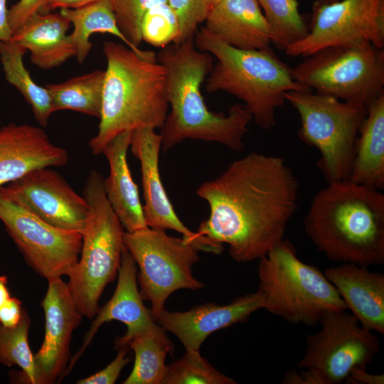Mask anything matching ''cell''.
<instances>
[{"label": "cell", "mask_w": 384, "mask_h": 384, "mask_svg": "<svg viewBox=\"0 0 384 384\" xmlns=\"http://www.w3.org/2000/svg\"><path fill=\"white\" fill-rule=\"evenodd\" d=\"M23 309L21 300L11 297L0 307V324L6 327L16 326L22 316Z\"/></svg>", "instance_id": "obj_37"}, {"label": "cell", "mask_w": 384, "mask_h": 384, "mask_svg": "<svg viewBox=\"0 0 384 384\" xmlns=\"http://www.w3.org/2000/svg\"><path fill=\"white\" fill-rule=\"evenodd\" d=\"M194 38L170 43L156 54L166 71L167 97L171 111L161 128L164 152L186 139L218 142L233 151L244 149L243 137L252 120L242 104L227 114L210 111L201 86L213 65V56L199 50Z\"/></svg>", "instance_id": "obj_2"}, {"label": "cell", "mask_w": 384, "mask_h": 384, "mask_svg": "<svg viewBox=\"0 0 384 384\" xmlns=\"http://www.w3.org/2000/svg\"><path fill=\"white\" fill-rule=\"evenodd\" d=\"M306 234L327 259L369 267L384 263V195L349 180L328 183L312 198Z\"/></svg>", "instance_id": "obj_3"}, {"label": "cell", "mask_w": 384, "mask_h": 384, "mask_svg": "<svg viewBox=\"0 0 384 384\" xmlns=\"http://www.w3.org/2000/svg\"><path fill=\"white\" fill-rule=\"evenodd\" d=\"M23 47L10 40L0 41V62L6 81L14 86L31 106L36 121L46 127L54 112L52 98L46 87L35 82L23 64Z\"/></svg>", "instance_id": "obj_27"}, {"label": "cell", "mask_w": 384, "mask_h": 384, "mask_svg": "<svg viewBox=\"0 0 384 384\" xmlns=\"http://www.w3.org/2000/svg\"><path fill=\"white\" fill-rule=\"evenodd\" d=\"M263 305V296L257 289L224 305L207 303L186 311L164 309L154 320L176 336L186 350H199L212 333L245 321Z\"/></svg>", "instance_id": "obj_18"}, {"label": "cell", "mask_w": 384, "mask_h": 384, "mask_svg": "<svg viewBox=\"0 0 384 384\" xmlns=\"http://www.w3.org/2000/svg\"><path fill=\"white\" fill-rule=\"evenodd\" d=\"M348 384H383L384 374H371L366 368L353 370L344 381Z\"/></svg>", "instance_id": "obj_38"}, {"label": "cell", "mask_w": 384, "mask_h": 384, "mask_svg": "<svg viewBox=\"0 0 384 384\" xmlns=\"http://www.w3.org/2000/svg\"><path fill=\"white\" fill-rule=\"evenodd\" d=\"M130 148L140 162L146 225L154 229L175 230L187 242L201 250L196 232L190 230L178 218L162 183L159 167L161 134L152 128H137L132 131Z\"/></svg>", "instance_id": "obj_16"}, {"label": "cell", "mask_w": 384, "mask_h": 384, "mask_svg": "<svg viewBox=\"0 0 384 384\" xmlns=\"http://www.w3.org/2000/svg\"><path fill=\"white\" fill-rule=\"evenodd\" d=\"M142 41L159 48L176 43L179 36L177 17L169 2L149 9L141 23Z\"/></svg>", "instance_id": "obj_32"}, {"label": "cell", "mask_w": 384, "mask_h": 384, "mask_svg": "<svg viewBox=\"0 0 384 384\" xmlns=\"http://www.w3.org/2000/svg\"><path fill=\"white\" fill-rule=\"evenodd\" d=\"M107 60L98 131L89 145L93 154L125 131L161 128L167 116L166 71L154 51L139 53L122 43L105 41Z\"/></svg>", "instance_id": "obj_4"}, {"label": "cell", "mask_w": 384, "mask_h": 384, "mask_svg": "<svg viewBox=\"0 0 384 384\" xmlns=\"http://www.w3.org/2000/svg\"><path fill=\"white\" fill-rule=\"evenodd\" d=\"M197 49L217 62L206 80V90L225 92L242 100L252 120L269 130L276 124V110L289 91L310 90L292 77V68L270 49L240 50L221 41L204 27L194 35Z\"/></svg>", "instance_id": "obj_5"}, {"label": "cell", "mask_w": 384, "mask_h": 384, "mask_svg": "<svg viewBox=\"0 0 384 384\" xmlns=\"http://www.w3.org/2000/svg\"><path fill=\"white\" fill-rule=\"evenodd\" d=\"M223 0H209L210 7V9L218 3L222 1Z\"/></svg>", "instance_id": "obj_42"}, {"label": "cell", "mask_w": 384, "mask_h": 384, "mask_svg": "<svg viewBox=\"0 0 384 384\" xmlns=\"http://www.w3.org/2000/svg\"><path fill=\"white\" fill-rule=\"evenodd\" d=\"M233 378L217 370L200 353L186 350L183 356L166 366L163 384H235Z\"/></svg>", "instance_id": "obj_31"}, {"label": "cell", "mask_w": 384, "mask_h": 384, "mask_svg": "<svg viewBox=\"0 0 384 384\" xmlns=\"http://www.w3.org/2000/svg\"><path fill=\"white\" fill-rule=\"evenodd\" d=\"M305 58L292 75L310 90L366 107L384 95V48L362 42L326 47Z\"/></svg>", "instance_id": "obj_9"}, {"label": "cell", "mask_w": 384, "mask_h": 384, "mask_svg": "<svg viewBox=\"0 0 384 384\" xmlns=\"http://www.w3.org/2000/svg\"><path fill=\"white\" fill-rule=\"evenodd\" d=\"M30 326L31 318L24 308L16 326L6 327L0 324V364L18 366L21 369L22 380L36 384L34 355L28 339Z\"/></svg>", "instance_id": "obj_30"}, {"label": "cell", "mask_w": 384, "mask_h": 384, "mask_svg": "<svg viewBox=\"0 0 384 384\" xmlns=\"http://www.w3.org/2000/svg\"><path fill=\"white\" fill-rule=\"evenodd\" d=\"M83 197L89 206L82 232L79 259L68 275L71 297L82 316L93 319L105 287L114 280L124 248L122 225L104 189V178L92 170L87 178Z\"/></svg>", "instance_id": "obj_7"}, {"label": "cell", "mask_w": 384, "mask_h": 384, "mask_svg": "<svg viewBox=\"0 0 384 384\" xmlns=\"http://www.w3.org/2000/svg\"><path fill=\"white\" fill-rule=\"evenodd\" d=\"M210 208L196 236L203 251L223 244L238 262L260 260L284 238L297 210L299 183L283 158L251 152L196 190Z\"/></svg>", "instance_id": "obj_1"}, {"label": "cell", "mask_w": 384, "mask_h": 384, "mask_svg": "<svg viewBox=\"0 0 384 384\" xmlns=\"http://www.w3.org/2000/svg\"><path fill=\"white\" fill-rule=\"evenodd\" d=\"M257 1L270 26L272 43L277 48L285 50L307 35L309 28L297 0Z\"/></svg>", "instance_id": "obj_29"}, {"label": "cell", "mask_w": 384, "mask_h": 384, "mask_svg": "<svg viewBox=\"0 0 384 384\" xmlns=\"http://www.w3.org/2000/svg\"><path fill=\"white\" fill-rule=\"evenodd\" d=\"M132 131L119 133L112 139L102 154L107 158L110 173L104 178L107 198L127 232H134L148 227L137 184L127 163Z\"/></svg>", "instance_id": "obj_22"}, {"label": "cell", "mask_w": 384, "mask_h": 384, "mask_svg": "<svg viewBox=\"0 0 384 384\" xmlns=\"http://www.w3.org/2000/svg\"><path fill=\"white\" fill-rule=\"evenodd\" d=\"M7 282V277L5 275H0V307L11 297Z\"/></svg>", "instance_id": "obj_41"}, {"label": "cell", "mask_w": 384, "mask_h": 384, "mask_svg": "<svg viewBox=\"0 0 384 384\" xmlns=\"http://www.w3.org/2000/svg\"><path fill=\"white\" fill-rule=\"evenodd\" d=\"M117 273L118 281L114 294L107 303L100 307L94 316L95 319L84 337L81 348L70 359L65 376L70 372L105 322L116 320L127 326L125 334L119 337L115 342L117 348H127V344L134 337L158 325L152 318L149 309L144 305L137 284V265L124 246Z\"/></svg>", "instance_id": "obj_17"}, {"label": "cell", "mask_w": 384, "mask_h": 384, "mask_svg": "<svg viewBox=\"0 0 384 384\" xmlns=\"http://www.w3.org/2000/svg\"><path fill=\"white\" fill-rule=\"evenodd\" d=\"M122 239L139 269V292L143 299L151 302L149 311L153 319L164 309L165 302L173 292L204 287L192 273L193 265L199 260L198 250L183 238L146 227L125 231Z\"/></svg>", "instance_id": "obj_11"}, {"label": "cell", "mask_w": 384, "mask_h": 384, "mask_svg": "<svg viewBox=\"0 0 384 384\" xmlns=\"http://www.w3.org/2000/svg\"><path fill=\"white\" fill-rule=\"evenodd\" d=\"M326 1H330V2H333V1H336L338 0H326Z\"/></svg>", "instance_id": "obj_43"}, {"label": "cell", "mask_w": 384, "mask_h": 384, "mask_svg": "<svg viewBox=\"0 0 384 384\" xmlns=\"http://www.w3.org/2000/svg\"><path fill=\"white\" fill-rule=\"evenodd\" d=\"M41 306L45 314V335L34 354L36 384H53L65 377L72 335L82 316L62 277L48 280Z\"/></svg>", "instance_id": "obj_15"}, {"label": "cell", "mask_w": 384, "mask_h": 384, "mask_svg": "<svg viewBox=\"0 0 384 384\" xmlns=\"http://www.w3.org/2000/svg\"><path fill=\"white\" fill-rule=\"evenodd\" d=\"M324 273L361 325L384 335V274L353 263H342Z\"/></svg>", "instance_id": "obj_20"}, {"label": "cell", "mask_w": 384, "mask_h": 384, "mask_svg": "<svg viewBox=\"0 0 384 384\" xmlns=\"http://www.w3.org/2000/svg\"><path fill=\"white\" fill-rule=\"evenodd\" d=\"M116 358L105 368L85 378L76 381L78 384H113L121 371L130 361L127 356V347L119 348Z\"/></svg>", "instance_id": "obj_35"}, {"label": "cell", "mask_w": 384, "mask_h": 384, "mask_svg": "<svg viewBox=\"0 0 384 384\" xmlns=\"http://www.w3.org/2000/svg\"><path fill=\"white\" fill-rule=\"evenodd\" d=\"M135 356L132 370L124 384H163L165 360L174 346L166 331L157 325L134 337L127 344Z\"/></svg>", "instance_id": "obj_26"}, {"label": "cell", "mask_w": 384, "mask_h": 384, "mask_svg": "<svg viewBox=\"0 0 384 384\" xmlns=\"http://www.w3.org/2000/svg\"><path fill=\"white\" fill-rule=\"evenodd\" d=\"M105 70H95L65 82L46 85L53 111L71 110L100 119Z\"/></svg>", "instance_id": "obj_28"}, {"label": "cell", "mask_w": 384, "mask_h": 384, "mask_svg": "<svg viewBox=\"0 0 384 384\" xmlns=\"http://www.w3.org/2000/svg\"><path fill=\"white\" fill-rule=\"evenodd\" d=\"M285 100L299 115V139L320 152L317 166L327 183L348 181L368 107L311 90L287 92Z\"/></svg>", "instance_id": "obj_8"}, {"label": "cell", "mask_w": 384, "mask_h": 384, "mask_svg": "<svg viewBox=\"0 0 384 384\" xmlns=\"http://www.w3.org/2000/svg\"><path fill=\"white\" fill-rule=\"evenodd\" d=\"M321 329L306 337L304 356L297 363L305 384H340L356 368H366L380 349L374 332L351 314L329 311Z\"/></svg>", "instance_id": "obj_10"}, {"label": "cell", "mask_w": 384, "mask_h": 384, "mask_svg": "<svg viewBox=\"0 0 384 384\" xmlns=\"http://www.w3.org/2000/svg\"><path fill=\"white\" fill-rule=\"evenodd\" d=\"M258 278L263 309L289 323L314 326L326 312L347 309L324 273L301 260L287 239L259 260Z\"/></svg>", "instance_id": "obj_6"}, {"label": "cell", "mask_w": 384, "mask_h": 384, "mask_svg": "<svg viewBox=\"0 0 384 384\" xmlns=\"http://www.w3.org/2000/svg\"><path fill=\"white\" fill-rule=\"evenodd\" d=\"M6 1L0 0V41H10L13 35L8 19Z\"/></svg>", "instance_id": "obj_40"}, {"label": "cell", "mask_w": 384, "mask_h": 384, "mask_svg": "<svg viewBox=\"0 0 384 384\" xmlns=\"http://www.w3.org/2000/svg\"><path fill=\"white\" fill-rule=\"evenodd\" d=\"M46 0H19L8 12V19L12 33L17 31L32 16L41 13Z\"/></svg>", "instance_id": "obj_36"}, {"label": "cell", "mask_w": 384, "mask_h": 384, "mask_svg": "<svg viewBox=\"0 0 384 384\" xmlns=\"http://www.w3.org/2000/svg\"><path fill=\"white\" fill-rule=\"evenodd\" d=\"M70 22L58 13H37L16 31L11 41L31 53V61L41 69L58 67L75 55L67 34Z\"/></svg>", "instance_id": "obj_23"}, {"label": "cell", "mask_w": 384, "mask_h": 384, "mask_svg": "<svg viewBox=\"0 0 384 384\" xmlns=\"http://www.w3.org/2000/svg\"><path fill=\"white\" fill-rule=\"evenodd\" d=\"M100 0H46L41 14H48L56 9H78Z\"/></svg>", "instance_id": "obj_39"}, {"label": "cell", "mask_w": 384, "mask_h": 384, "mask_svg": "<svg viewBox=\"0 0 384 384\" xmlns=\"http://www.w3.org/2000/svg\"><path fill=\"white\" fill-rule=\"evenodd\" d=\"M0 195L55 228L81 233L85 229L87 203L50 167L36 169L1 186Z\"/></svg>", "instance_id": "obj_14"}, {"label": "cell", "mask_w": 384, "mask_h": 384, "mask_svg": "<svg viewBox=\"0 0 384 384\" xmlns=\"http://www.w3.org/2000/svg\"><path fill=\"white\" fill-rule=\"evenodd\" d=\"M307 35L285 49L307 57L333 46L368 42L384 48V0H316Z\"/></svg>", "instance_id": "obj_12"}, {"label": "cell", "mask_w": 384, "mask_h": 384, "mask_svg": "<svg viewBox=\"0 0 384 384\" xmlns=\"http://www.w3.org/2000/svg\"><path fill=\"white\" fill-rule=\"evenodd\" d=\"M204 28L240 50H264L272 43L270 26L257 0H223L213 6Z\"/></svg>", "instance_id": "obj_21"}, {"label": "cell", "mask_w": 384, "mask_h": 384, "mask_svg": "<svg viewBox=\"0 0 384 384\" xmlns=\"http://www.w3.org/2000/svg\"><path fill=\"white\" fill-rule=\"evenodd\" d=\"M60 12L73 26V33L69 36L75 47V56L80 63L85 61L92 49L90 38L94 33L113 35L134 50L118 27L109 0H100L78 9H61Z\"/></svg>", "instance_id": "obj_25"}, {"label": "cell", "mask_w": 384, "mask_h": 384, "mask_svg": "<svg viewBox=\"0 0 384 384\" xmlns=\"http://www.w3.org/2000/svg\"><path fill=\"white\" fill-rule=\"evenodd\" d=\"M168 2L178 22L179 36L175 43L194 38L198 25L205 21L210 10L209 0H168Z\"/></svg>", "instance_id": "obj_34"}, {"label": "cell", "mask_w": 384, "mask_h": 384, "mask_svg": "<svg viewBox=\"0 0 384 384\" xmlns=\"http://www.w3.org/2000/svg\"><path fill=\"white\" fill-rule=\"evenodd\" d=\"M68 161L67 151L41 128L14 123L0 127V187L36 169L63 166Z\"/></svg>", "instance_id": "obj_19"}, {"label": "cell", "mask_w": 384, "mask_h": 384, "mask_svg": "<svg viewBox=\"0 0 384 384\" xmlns=\"http://www.w3.org/2000/svg\"><path fill=\"white\" fill-rule=\"evenodd\" d=\"M0 220L28 265L47 280L68 276L78 262L81 233L55 228L1 195Z\"/></svg>", "instance_id": "obj_13"}, {"label": "cell", "mask_w": 384, "mask_h": 384, "mask_svg": "<svg viewBox=\"0 0 384 384\" xmlns=\"http://www.w3.org/2000/svg\"><path fill=\"white\" fill-rule=\"evenodd\" d=\"M348 180L380 191L384 188V95L368 106Z\"/></svg>", "instance_id": "obj_24"}, {"label": "cell", "mask_w": 384, "mask_h": 384, "mask_svg": "<svg viewBox=\"0 0 384 384\" xmlns=\"http://www.w3.org/2000/svg\"><path fill=\"white\" fill-rule=\"evenodd\" d=\"M121 32L134 50L142 53L139 48L142 41L141 23L146 12L168 0H109Z\"/></svg>", "instance_id": "obj_33"}]
</instances>
